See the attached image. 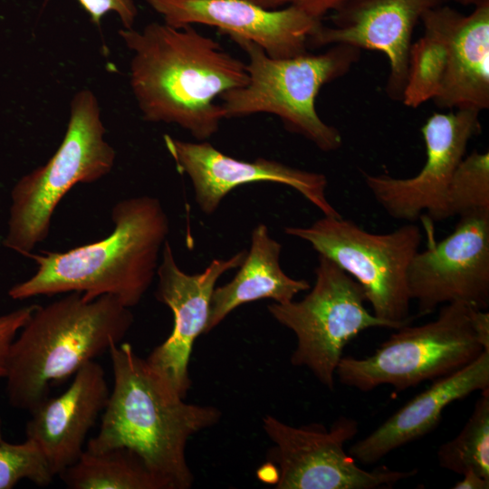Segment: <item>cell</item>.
<instances>
[{
    "label": "cell",
    "mask_w": 489,
    "mask_h": 489,
    "mask_svg": "<svg viewBox=\"0 0 489 489\" xmlns=\"http://www.w3.org/2000/svg\"><path fill=\"white\" fill-rule=\"evenodd\" d=\"M458 217L450 235L418 251L409 265L408 291L419 315L455 302L488 308L489 211Z\"/></svg>",
    "instance_id": "12"
},
{
    "label": "cell",
    "mask_w": 489,
    "mask_h": 489,
    "mask_svg": "<svg viewBox=\"0 0 489 489\" xmlns=\"http://www.w3.org/2000/svg\"><path fill=\"white\" fill-rule=\"evenodd\" d=\"M463 478L455 483V489H488L489 479L482 476L474 470H468L463 475Z\"/></svg>",
    "instance_id": "29"
},
{
    "label": "cell",
    "mask_w": 489,
    "mask_h": 489,
    "mask_svg": "<svg viewBox=\"0 0 489 489\" xmlns=\"http://www.w3.org/2000/svg\"><path fill=\"white\" fill-rule=\"evenodd\" d=\"M110 395L105 372L91 360L74 375L60 396L47 398L30 411L26 437L41 448L54 475L74 464L89 431L103 412Z\"/></svg>",
    "instance_id": "17"
},
{
    "label": "cell",
    "mask_w": 489,
    "mask_h": 489,
    "mask_svg": "<svg viewBox=\"0 0 489 489\" xmlns=\"http://www.w3.org/2000/svg\"><path fill=\"white\" fill-rule=\"evenodd\" d=\"M246 252L214 259L202 273L189 274L177 265L168 241L162 247L155 297L171 310L173 329L146 360L183 398L191 386L188 364L192 349L197 338L205 333L216 283L226 272L239 267Z\"/></svg>",
    "instance_id": "13"
},
{
    "label": "cell",
    "mask_w": 489,
    "mask_h": 489,
    "mask_svg": "<svg viewBox=\"0 0 489 489\" xmlns=\"http://www.w3.org/2000/svg\"><path fill=\"white\" fill-rule=\"evenodd\" d=\"M446 211L448 218L489 211V152L474 150L465 155L450 181Z\"/></svg>",
    "instance_id": "24"
},
{
    "label": "cell",
    "mask_w": 489,
    "mask_h": 489,
    "mask_svg": "<svg viewBox=\"0 0 489 489\" xmlns=\"http://www.w3.org/2000/svg\"><path fill=\"white\" fill-rule=\"evenodd\" d=\"M115 156L105 139L98 99L90 90L79 91L71 101L66 131L55 153L11 190L3 245L28 257L48 236L53 214L65 194L78 183H93L109 174Z\"/></svg>",
    "instance_id": "6"
},
{
    "label": "cell",
    "mask_w": 489,
    "mask_h": 489,
    "mask_svg": "<svg viewBox=\"0 0 489 489\" xmlns=\"http://www.w3.org/2000/svg\"><path fill=\"white\" fill-rule=\"evenodd\" d=\"M455 2L459 3L460 5L468 6L471 5L473 7L482 5L485 2H489V0H455Z\"/></svg>",
    "instance_id": "30"
},
{
    "label": "cell",
    "mask_w": 489,
    "mask_h": 489,
    "mask_svg": "<svg viewBox=\"0 0 489 489\" xmlns=\"http://www.w3.org/2000/svg\"><path fill=\"white\" fill-rule=\"evenodd\" d=\"M473 308L459 302L444 304L436 320L397 329L371 355L342 357L338 380L363 392L382 385L401 392L460 369L489 351L475 330Z\"/></svg>",
    "instance_id": "7"
},
{
    "label": "cell",
    "mask_w": 489,
    "mask_h": 489,
    "mask_svg": "<svg viewBox=\"0 0 489 489\" xmlns=\"http://www.w3.org/2000/svg\"><path fill=\"white\" fill-rule=\"evenodd\" d=\"M420 21L424 34L411 44L401 99L405 106L413 109L438 96L446 72V45L443 34L425 14Z\"/></svg>",
    "instance_id": "22"
},
{
    "label": "cell",
    "mask_w": 489,
    "mask_h": 489,
    "mask_svg": "<svg viewBox=\"0 0 489 489\" xmlns=\"http://www.w3.org/2000/svg\"><path fill=\"white\" fill-rule=\"evenodd\" d=\"M284 232L306 241L350 275L376 317L396 329L410 324L408 273L422 241L417 225L408 223L387 234H373L341 216H323L310 226H288Z\"/></svg>",
    "instance_id": "8"
},
{
    "label": "cell",
    "mask_w": 489,
    "mask_h": 489,
    "mask_svg": "<svg viewBox=\"0 0 489 489\" xmlns=\"http://www.w3.org/2000/svg\"><path fill=\"white\" fill-rule=\"evenodd\" d=\"M231 40L247 55L248 81L219 97L225 119L273 114L288 131L305 138L323 152L336 151L342 146L340 132L322 120L315 101L324 85L350 72L360 60L361 50L335 44L321 53L307 52L278 59L251 41Z\"/></svg>",
    "instance_id": "5"
},
{
    "label": "cell",
    "mask_w": 489,
    "mask_h": 489,
    "mask_svg": "<svg viewBox=\"0 0 489 489\" xmlns=\"http://www.w3.org/2000/svg\"><path fill=\"white\" fill-rule=\"evenodd\" d=\"M163 139L177 170L189 177L195 200L206 215L213 214L235 188L250 183L271 182L295 189L323 216H340L327 198L328 180L321 173L264 158L254 161L236 159L206 140L189 142L167 134Z\"/></svg>",
    "instance_id": "14"
},
{
    "label": "cell",
    "mask_w": 489,
    "mask_h": 489,
    "mask_svg": "<svg viewBox=\"0 0 489 489\" xmlns=\"http://www.w3.org/2000/svg\"><path fill=\"white\" fill-rule=\"evenodd\" d=\"M111 219L113 231L100 241L30 254L36 272L13 285L9 297L22 301L77 292L87 300L112 295L129 308L139 304L156 275L168 218L158 198L141 196L116 203Z\"/></svg>",
    "instance_id": "3"
},
{
    "label": "cell",
    "mask_w": 489,
    "mask_h": 489,
    "mask_svg": "<svg viewBox=\"0 0 489 489\" xmlns=\"http://www.w3.org/2000/svg\"><path fill=\"white\" fill-rule=\"evenodd\" d=\"M487 388L489 351H483L460 369L436 379L374 431L354 443L349 454L364 465L379 462L395 449L431 432L451 403Z\"/></svg>",
    "instance_id": "19"
},
{
    "label": "cell",
    "mask_w": 489,
    "mask_h": 489,
    "mask_svg": "<svg viewBox=\"0 0 489 489\" xmlns=\"http://www.w3.org/2000/svg\"><path fill=\"white\" fill-rule=\"evenodd\" d=\"M58 475L70 489H166L142 459L126 447L102 452L84 449Z\"/></svg>",
    "instance_id": "21"
},
{
    "label": "cell",
    "mask_w": 489,
    "mask_h": 489,
    "mask_svg": "<svg viewBox=\"0 0 489 489\" xmlns=\"http://www.w3.org/2000/svg\"><path fill=\"white\" fill-rule=\"evenodd\" d=\"M446 45V72L438 96L440 109L481 112L489 108V2L468 14L441 5L424 14Z\"/></svg>",
    "instance_id": "18"
},
{
    "label": "cell",
    "mask_w": 489,
    "mask_h": 489,
    "mask_svg": "<svg viewBox=\"0 0 489 489\" xmlns=\"http://www.w3.org/2000/svg\"><path fill=\"white\" fill-rule=\"evenodd\" d=\"M439 465L463 475L474 470L489 479V388L481 391L460 433L437 451Z\"/></svg>",
    "instance_id": "23"
},
{
    "label": "cell",
    "mask_w": 489,
    "mask_h": 489,
    "mask_svg": "<svg viewBox=\"0 0 489 489\" xmlns=\"http://www.w3.org/2000/svg\"><path fill=\"white\" fill-rule=\"evenodd\" d=\"M4 440L3 438V433H2V423H1V418H0V441Z\"/></svg>",
    "instance_id": "31"
},
{
    "label": "cell",
    "mask_w": 489,
    "mask_h": 489,
    "mask_svg": "<svg viewBox=\"0 0 489 489\" xmlns=\"http://www.w3.org/2000/svg\"><path fill=\"white\" fill-rule=\"evenodd\" d=\"M479 113L453 110L429 116L420 129L426 161L414 177L363 173L367 187L390 217L413 223L427 212L435 221L448 218V187L469 141L481 132Z\"/></svg>",
    "instance_id": "11"
},
{
    "label": "cell",
    "mask_w": 489,
    "mask_h": 489,
    "mask_svg": "<svg viewBox=\"0 0 489 489\" xmlns=\"http://www.w3.org/2000/svg\"><path fill=\"white\" fill-rule=\"evenodd\" d=\"M53 477L45 455L34 440L26 437L17 444L0 441V489H12L24 479L46 487Z\"/></svg>",
    "instance_id": "25"
},
{
    "label": "cell",
    "mask_w": 489,
    "mask_h": 489,
    "mask_svg": "<svg viewBox=\"0 0 489 489\" xmlns=\"http://www.w3.org/2000/svg\"><path fill=\"white\" fill-rule=\"evenodd\" d=\"M446 0H350L330 15L331 25L321 24L309 39L318 48L347 44L379 51L388 61L385 87L388 98L402 99L412 35L422 15Z\"/></svg>",
    "instance_id": "15"
},
{
    "label": "cell",
    "mask_w": 489,
    "mask_h": 489,
    "mask_svg": "<svg viewBox=\"0 0 489 489\" xmlns=\"http://www.w3.org/2000/svg\"><path fill=\"white\" fill-rule=\"evenodd\" d=\"M282 244L270 235L264 224L252 231L251 244L235 276L215 288L210 300L205 333L210 332L235 308L261 299L286 303L301 292L310 289L304 279L287 275L281 267Z\"/></svg>",
    "instance_id": "20"
},
{
    "label": "cell",
    "mask_w": 489,
    "mask_h": 489,
    "mask_svg": "<svg viewBox=\"0 0 489 489\" xmlns=\"http://www.w3.org/2000/svg\"><path fill=\"white\" fill-rule=\"evenodd\" d=\"M360 285L329 258L318 254L315 283L301 301L268 305L270 314L297 340L291 363L305 367L334 390L337 367L348 343L370 328L396 327L370 312Z\"/></svg>",
    "instance_id": "9"
},
{
    "label": "cell",
    "mask_w": 489,
    "mask_h": 489,
    "mask_svg": "<svg viewBox=\"0 0 489 489\" xmlns=\"http://www.w3.org/2000/svg\"><path fill=\"white\" fill-rule=\"evenodd\" d=\"M266 9L293 6L314 19L322 21L329 13L340 9L350 0H248Z\"/></svg>",
    "instance_id": "28"
},
{
    "label": "cell",
    "mask_w": 489,
    "mask_h": 489,
    "mask_svg": "<svg viewBox=\"0 0 489 489\" xmlns=\"http://www.w3.org/2000/svg\"><path fill=\"white\" fill-rule=\"evenodd\" d=\"M119 34L131 53L129 85L142 118L177 125L197 141L214 136L225 119L216 99L247 82L245 62L190 24L150 23Z\"/></svg>",
    "instance_id": "1"
},
{
    "label": "cell",
    "mask_w": 489,
    "mask_h": 489,
    "mask_svg": "<svg viewBox=\"0 0 489 489\" xmlns=\"http://www.w3.org/2000/svg\"><path fill=\"white\" fill-rule=\"evenodd\" d=\"M113 387L98 434L86 450L126 447L135 452L166 489H188L194 476L186 455L189 438L216 425L221 411L184 401L127 342L109 350Z\"/></svg>",
    "instance_id": "2"
},
{
    "label": "cell",
    "mask_w": 489,
    "mask_h": 489,
    "mask_svg": "<svg viewBox=\"0 0 489 489\" xmlns=\"http://www.w3.org/2000/svg\"><path fill=\"white\" fill-rule=\"evenodd\" d=\"M134 321L130 308L112 295L87 300L72 292L37 305L14 339L6 394L15 408L32 411L51 388L121 342Z\"/></svg>",
    "instance_id": "4"
},
{
    "label": "cell",
    "mask_w": 489,
    "mask_h": 489,
    "mask_svg": "<svg viewBox=\"0 0 489 489\" xmlns=\"http://www.w3.org/2000/svg\"><path fill=\"white\" fill-rule=\"evenodd\" d=\"M263 428L273 443L269 464L278 489L390 488L417 474L385 465L368 471L357 465L344 446L358 433V423L347 417L328 429L318 423L293 427L268 415Z\"/></svg>",
    "instance_id": "10"
},
{
    "label": "cell",
    "mask_w": 489,
    "mask_h": 489,
    "mask_svg": "<svg viewBox=\"0 0 489 489\" xmlns=\"http://www.w3.org/2000/svg\"><path fill=\"white\" fill-rule=\"evenodd\" d=\"M164 23L205 24L222 34L253 42L273 58L308 52V42L322 24L293 6L266 9L248 0H145Z\"/></svg>",
    "instance_id": "16"
},
{
    "label": "cell",
    "mask_w": 489,
    "mask_h": 489,
    "mask_svg": "<svg viewBox=\"0 0 489 489\" xmlns=\"http://www.w3.org/2000/svg\"><path fill=\"white\" fill-rule=\"evenodd\" d=\"M37 304L21 307L0 315V379H5L11 348L20 330L29 321Z\"/></svg>",
    "instance_id": "26"
},
{
    "label": "cell",
    "mask_w": 489,
    "mask_h": 489,
    "mask_svg": "<svg viewBox=\"0 0 489 489\" xmlns=\"http://www.w3.org/2000/svg\"><path fill=\"white\" fill-rule=\"evenodd\" d=\"M89 14L92 23L100 25L108 13L113 12L120 18L124 29L133 28L138 9L133 0H77Z\"/></svg>",
    "instance_id": "27"
}]
</instances>
